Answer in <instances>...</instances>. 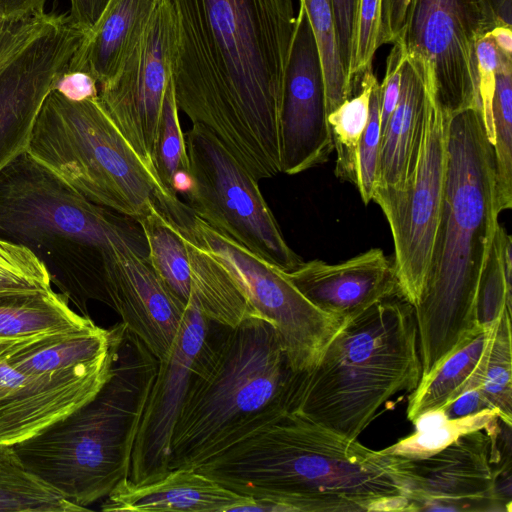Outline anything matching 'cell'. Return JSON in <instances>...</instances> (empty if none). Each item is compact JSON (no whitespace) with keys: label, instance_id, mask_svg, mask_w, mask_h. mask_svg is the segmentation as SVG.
<instances>
[{"label":"cell","instance_id":"5","mask_svg":"<svg viewBox=\"0 0 512 512\" xmlns=\"http://www.w3.org/2000/svg\"><path fill=\"white\" fill-rule=\"evenodd\" d=\"M0 236L32 250L85 317L91 300L110 306L104 272L109 249L125 243L148 253L136 220L91 202L27 152L0 171Z\"/></svg>","mask_w":512,"mask_h":512},{"label":"cell","instance_id":"3","mask_svg":"<svg viewBox=\"0 0 512 512\" xmlns=\"http://www.w3.org/2000/svg\"><path fill=\"white\" fill-rule=\"evenodd\" d=\"M447 151L441 216L424 288L413 307L420 381L482 327L477 296L501 213L493 146L479 107L451 116Z\"/></svg>","mask_w":512,"mask_h":512},{"label":"cell","instance_id":"10","mask_svg":"<svg viewBox=\"0 0 512 512\" xmlns=\"http://www.w3.org/2000/svg\"><path fill=\"white\" fill-rule=\"evenodd\" d=\"M492 29L483 0L409 3L397 40L451 116L479 107L476 45Z\"/></svg>","mask_w":512,"mask_h":512},{"label":"cell","instance_id":"39","mask_svg":"<svg viewBox=\"0 0 512 512\" xmlns=\"http://www.w3.org/2000/svg\"><path fill=\"white\" fill-rule=\"evenodd\" d=\"M334 16L335 36L339 58L347 85L354 95L351 83L353 49L360 0H330Z\"/></svg>","mask_w":512,"mask_h":512},{"label":"cell","instance_id":"16","mask_svg":"<svg viewBox=\"0 0 512 512\" xmlns=\"http://www.w3.org/2000/svg\"><path fill=\"white\" fill-rule=\"evenodd\" d=\"M281 173L295 175L333 152L323 72L306 11L299 3L279 121Z\"/></svg>","mask_w":512,"mask_h":512},{"label":"cell","instance_id":"17","mask_svg":"<svg viewBox=\"0 0 512 512\" xmlns=\"http://www.w3.org/2000/svg\"><path fill=\"white\" fill-rule=\"evenodd\" d=\"M491 444L479 429L429 457L398 456L409 486L408 511H507L494 492Z\"/></svg>","mask_w":512,"mask_h":512},{"label":"cell","instance_id":"20","mask_svg":"<svg viewBox=\"0 0 512 512\" xmlns=\"http://www.w3.org/2000/svg\"><path fill=\"white\" fill-rule=\"evenodd\" d=\"M119 348L74 367L25 374L0 399V445L24 441L90 401L111 377Z\"/></svg>","mask_w":512,"mask_h":512},{"label":"cell","instance_id":"26","mask_svg":"<svg viewBox=\"0 0 512 512\" xmlns=\"http://www.w3.org/2000/svg\"><path fill=\"white\" fill-rule=\"evenodd\" d=\"M94 324L74 312L69 300L51 290L0 294V337H30Z\"/></svg>","mask_w":512,"mask_h":512},{"label":"cell","instance_id":"6","mask_svg":"<svg viewBox=\"0 0 512 512\" xmlns=\"http://www.w3.org/2000/svg\"><path fill=\"white\" fill-rule=\"evenodd\" d=\"M159 360L126 330L111 377L87 403L12 445L25 468L71 503L87 506L127 479Z\"/></svg>","mask_w":512,"mask_h":512},{"label":"cell","instance_id":"11","mask_svg":"<svg viewBox=\"0 0 512 512\" xmlns=\"http://www.w3.org/2000/svg\"><path fill=\"white\" fill-rule=\"evenodd\" d=\"M427 92L424 131L411 176L401 190L375 188L372 200L390 226L399 293L413 307L424 288L441 216L451 119Z\"/></svg>","mask_w":512,"mask_h":512},{"label":"cell","instance_id":"34","mask_svg":"<svg viewBox=\"0 0 512 512\" xmlns=\"http://www.w3.org/2000/svg\"><path fill=\"white\" fill-rule=\"evenodd\" d=\"M43 261L27 246L0 236V294L51 290Z\"/></svg>","mask_w":512,"mask_h":512},{"label":"cell","instance_id":"44","mask_svg":"<svg viewBox=\"0 0 512 512\" xmlns=\"http://www.w3.org/2000/svg\"><path fill=\"white\" fill-rule=\"evenodd\" d=\"M440 409L443 410L447 419H459L485 410H493L482 395L479 387L461 393Z\"/></svg>","mask_w":512,"mask_h":512},{"label":"cell","instance_id":"8","mask_svg":"<svg viewBox=\"0 0 512 512\" xmlns=\"http://www.w3.org/2000/svg\"><path fill=\"white\" fill-rule=\"evenodd\" d=\"M26 152L91 202L136 221L159 211L184 222L191 213L142 161L99 97L73 102L52 90Z\"/></svg>","mask_w":512,"mask_h":512},{"label":"cell","instance_id":"41","mask_svg":"<svg viewBox=\"0 0 512 512\" xmlns=\"http://www.w3.org/2000/svg\"><path fill=\"white\" fill-rule=\"evenodd\" d=\"M49 13L11 20L0 17V64L33 37L45 24Z\"/></svg>","mask_w":512,"mask_h":512},{"label":"cell","instance_id":"28","mask_svg":"<svg viewBox=\"0 0 512 512\" xmlns=\"http://www.w3.org/2000/svg\"><path fill=\"white\" fill-rule=\"evenodd\" d=\"M377 82L372 67L368 68L360 79L359 92L328 114L336 152L335 175L355 186L358 148L369 119L371 93Z\"/></svg>","mask_w":512,"mask_h":512},{"label":"cell","instance_id":"30","mask_svg":"<svg viewBox=\"0 0 512 512\" xmlns=\"http://www.w3.org/2000/svg\"><path fill=\"white\" fill-rule=\"evenodd\" d=\"M512 300V239L499 224L492 250L481 277L477 296L479 325L490 327L504 312H511Z\"/></svg>","mask_w":512,"mask_h":512},{"label":"cell","instance_id":"23","mask_svg":"<svg viewBox=\"0 0 512 512\" xmlns=\"http://www.w3.org/2000/svg\"><path fill=\"white\" fill-rule=\"evenodd\" d=\"M427 102L424 76L406 58L398 103L381 132L375 188L401 190L405 186L419 155Z\"/></svg>","mask_w":512,"mask_h":512},{"label":"cell","instance_id":"48","mask_svg":"<svg viewBox=\"0 0 512 512\" xmlns=\"http://www.w3.org/2000/svg\"><path fill=\"white\" fill-rule=\"evenodd\" d=\"M489 34L497 49L507 57H512V27L496 26Z\"/></svg>","mask_w":512,"mask_h":512},{"label":"cell","instance_id":"9","mask_svg":"<svg viewBox=\"0 0 512 512\" xmlns=\"http://www.w3.org/2000/svg\"><path fill=\"white\" fill-rule=\"evenodd\" d=\"M193 187V213L215 231L288 272L302 263L265 201L258 180L204 126L184 134Z\"/></svg>","mask_w":512,"mask_h":512},{"label":"cell","instance_id":"13","mask_svg":"<svg viewBox=\"0 0 512 512\" xmlns=\"http://www.w3.org/2000/svg\"><path fill=\"white\" fill-rule=\"evenodd\" d=\"M174 39V10L170 0H161L119 71L98 86L104 110L156 173L154 156L164 97L172 77Z\"/></svg>","mask_w":512,"mask_h":512},{"label":"cell","instance_id":"22","mask_svg":"<svg viewBox=\"0 0 512 512\" xmlns=\"http://www.w3.org/2000/svg\"><path fill=\"white\" fill-rule=\"evenodd\" d=\"M253 499L237 493L196 469H172L160 479L136 484L128 478L105 497L104 512L247 511Z\"/></svg>","mask_w":512,"mask_h":512},{"label":"cell","instance_id":"38","mask_svg":"<svg viewBox=\"0 0 512 512\" xmlns=\"http://www.w3.org/2000/svg\"><path fill=\"white\" fill-rule=\"evenodd\" d=\"M478 73L479 108L482 113L487 137L493 143L492 100L495 89V75L498 66V50L489 32L476 45Z\"/></svg>","mask_w":512,"mask_h":512},{"label":"cell","instance_id":"12","mask_svg":"<svg viewBox=\"0 0 512 512\" xmlns=\"http://www.w3.org/2000/svg\"><path fill=\"white\" fill-rule=\"evenodd\" d=\"M195 239L227 269L258 316L270 322L293 371H310L342 321L315 307L283 270L212 229L195 214Z\"/></svg>","mask_w":512,"mask_h":512},{"label":"cell","instance_id":"45","mask_svg":"<svg viewBox=\"0 0 512 512\" xmlns=\"http://www.w3.org/2000/svg\"><path fill=\"white\" fill-rule=\"evenodd\" d=\"M109 0H70L69 17L86 33L95 25Z\"/></svg>","mask_w":512,"mask_h":512},{"label":"cell","instance_id":"35","mask_svg":"<svg viewBox=\"0 0 512 512\" xmlns=\"http://www.w3.org/2000/svg\"><path fill=\"white\" fill-rule=\"evenodd\" d=\"M179 111L171 77L164 97L154 156L157 174L171 192L170 184L173 175L179 170L189 171V160L185 137L180 126Z\"/></svg>","mask_w":512,"mask_h":512},{"label":"cell","instance_id":"36","mask_svg":"<svg viewBox=\"0 0 512 512\" xmlns=\"http://www.w3.org/2000/svg\"><path fill=\"white\" fill-rule=\"evenodd\" d=\"M381 144L380 83L373 87L367 126L361 137L357 155V183L364 204L373 200Z\"/></svg>","mask_w":512,"mask_h":512},{"label":"cell","instance_id":"21","mask_svg":"<svg viewBox=\"0 0 512 512\" xmlns=\"http://www.w3.org/2000/svg\"><path fill=\"white\" fill-rule=\"evenodd\" d=\"M283 272L315 307L342 322L400 294L394 262L380 248L338 264L302 261L295 269Z\"/></svg>","mask_w":512,"mask_h":512},{"label":"cell","instance_id":"29","mask_svg":"<svg viewBox=\"0 0 512 512\" xmlns=\"http://www.w3.org/2000/svg\"><path fill=\"white\" fill-rule=\"evenodd\" d=\"M492 119L496 191L503 212L512 207V57L499 50Z\"/></svg>","mask_w":512,"mask_h":512},{"label":"cell","instance_id":"31","mask_svg":"<svg viewBox=\"0 0 512 512\" xmlns=\"http://www.w3.org/2000/svg\"><path fill=\"white\" fill-rule=\"evenodd\" d=\"M306 11L322 66L328 114L352 95L339 58L330 0H299Z\"/></svg>","mask_w":512,"mask_h":512},{"label":"cell","instance_id":"47","mask_svg":"<svg viewBox=\"0 0 512 512\" xmlns=\"http://www.w3.org/2000/svg\"><path fill=\"white\" fill-rule=\"evenodd\" d=\"M492 27H512V0H483Z\"/></svg>","mask_w":512,"mask_h":512},{"label":"cell","instance_id":"25","mask_svg":"<svg viewBox=\"0 0 512 512\" xmlns=\"http://www.w3.org/2000/svg\"><path fill=\"white\" fill-rule=\"evenodd\" d=\"M494 325L481 327L451 353L412 391L407 418L413 423L425 412L442 408L466 390L481 385L492 343Z\"/></svg>","mask_w":512,"mask_h":512},{"label":"cell","instance_id":"18","mask_svg":"<svg viewBox=\"0 0 512 512\" xmlns=\"http://www.w3.org/2000/svg\"><path fill=\"white\" fill-rule=\"evenodd\" d=\"M211 324L195 302L187 303L177 342L169 356L159 361L147 398L128 476L133 483H148L169 472L173 430Z\"/></svg>","mask_w":512,"mask_h":512},{"label":"cell","instance_id":"37","mask_svg":"<svg viewBox=\"0 0 512 512\" xmlns=\"http://www.w3.org/2000/svg\"><path fill=\"white\" fill-rule=\"evenodd\" d=\"M381 0H360L351 68L353 90L357 89L363 73L372 67L377 51Z\"/></svg>","mask_w":512,"mask_h":512},{"label":"cell","instance_id":"1","mask_svg":"<svg viewBox=\"0 0 512 512\" xmlns=\"http://www.w3.org/2000/svg\"><path fill=\"white\" fill-rule=\"evenodd\" d=\"M179 110L258 181L281 173L279 121L296 16L292 0H170Z\"/></svg>","mask_w":512,"mask_h":512},{"label":"cell","instance_id":"33","mask_svg":"<svg viewBox=\"0 0 512 512\" xmlns=\"http://www.w3.org/2000/svg\"><path fill=\"white\" fill-rule=\"evenodd\" d=\"M499 420L498 413L493 410H485L464 418L448 419L438 427L415 431L382 451L407 459L426 458L447 447L462 434L479 429L489 430Z\"/></svg>","mask_w":512,"mask_h":512},{"label":"cell","instance_id":"14","mask_svg":"<svg viewBox=\"0 0 512 512\" xmlns=\"http://www.w3.org/2000/svg\"><path fill=\"white\" fill-rule=\"evenodd\" d=\"M86 32L49 13L43 27L0 64V171L27 151L42 105Z\"/></svg>","mask_w":512,"mask_h":512},{"label":"cell","instance_id":"19","mask_svg":"<svg viewBox=\"0 0 512 512\" xmlns=\"http://www.w3.org/2000/svg\"><path fill=\"white\" fill-rule=\"evenodd\" d=\"M104 272L110 307L127 330L159 361L168 357L182 329L187 305L164 285L147 256L128 244L109 249Z\"/></svg>","mask_w":512,"mask_h":512},{"label":"cell","instance_id":"42","mask_svg":"<svg viewBox=\"0 0 512 512\" xmlns=\"http://www.w3.org/2000/svg\"><path fill=\"white\" fill-rule=\"evenodd\" d=\"M411 0H381L378 47L398 39Z\"/></svg>","mask_w":512,"mask_h":512},{"label":"cell","instance_id":"40","mask_svg":"<svg viewBox=\"0 0 512 512\" xmlns=\"http://www.w3.org/2000/svg\"><path fill=\"white\" fill-rule=\"evenodd\" d=\"M406 55L399 40L392 43L386 59L385 76L380 84V125L385 128L399 99L402 68Z\"/></svg>","mask_w":512,"mask_h":512},{"label":"cell","instance_id":"24","mask_svg":"<svg viewBox=\"0 0 512 512\" xmlns=\"http://www.w3.org/2000/svg\"><path fill=\"white\" fill-rule=\"evenodd\" d=\"M161 0H109L70 61L68 71L110 80L137 44Z\"/></svg>","mask_w":512,"mask_h":512},{"label":"cell","instance_id":"32","mask_svg":"<svg viewBox=\"0 0 512 512\" xmlns=\"http://www.w3.org/2000/svg\"><path fill=\"white\" fill-rule=\"evenodd\" d=\"M511 312L494 325L492 343L479 389L501 421L512 424Z\"/></svg>","mask_w":512,"mask_h":512},{"label":"cell","instance_id":"15","mask_svg":"<svg viewBox=\"0 0 512 512\" xmlns=\"http://www.w3.org/2000/svg\"><path fill=\"white\" fill-rule=\"evenodd\" d=\"M137 222L150 265L184 304L195 302L210 321L227 327L258 316L224 265L195 239L191 225L182 226L159 211Z\"/></svg>","mask_w":512,"mask_h":512},{"label":"cell","instance_id":"27","mask_svg":"<svg viewBox=\"0 0 512 512\" xmlns=\"http://www.w3.org/2000/svg\"><path fill=\"white\" fill-rule=\"evenodd\" d=\"M23 465L12 445H0V512H80Z\"/></svg>","mask_w":512,"mask_h":512},{"label":"cell","instance_id":"43","mask_svg":"<svg viewBox=\"0 0 512 512\" xmlns=\"http://www.w3.org/2000/svg\"><path fill=\"white\" fill-rule=\"evenodd\" d=\"M53 90L73 102L97 98L99 95L96 80L88 73L80 71H66L59 77Z\"/></svg>","mask_w":512,"mask_h":512},{"label":"cell","instance_id":"2","mask_svg":"<svg viewBox=\"0 0 512 512\" xmlns=\"http://www.w3.org/2000/svg\"><path fill=\"white\" fill-rule=\"evenodd\" d=\"M398 462L287 411L196 470L251 497L247 511L360 512L408 498Z\"/></svg>","mask_w":512,"mask_h":512},{"label":"cell","instance_id":"46","mask_svg":"<svg viewBox=\"0 0 512 512\" xmlns=\"http://www.w3.org/2000/svg\"><path fill=\"white\" fill-rule=\"evenodd\" d=\"M46 0H0V17L20 20L41 15Z\"/></svg>","mask_w":512,"mask_h":512},{"label":"cell","instance_id":"7","mask_svg":"<svg viewBox=\"0 0 512 512\" xmlns=\"http://www.w3.org/2000/svg\"><path fill=\"white\" fill-rule=\"evenodd\" d=\"M421 372L414 308L390 296L345 320L314 368L297 374L289 411L356 440Z\"/></svg>","mask_w":512,"mask_h":512},{"label":"cell","instance_id":"51","mask_svg":"<svg viewBox=\"0 0 512 512\" xmlns=\"http://www.w3.org/2000/svg\"><path fill=\"white\" fill-rule=\"evenodd\" d=\"M40 335L42 334L21 338L0 337V356L9 354L16 349L27 345L30 341H32L33 339L37 338Z\"/></svg>","mask_w":512,"mask_h":512},{"label":"cell","instance_id":"4","mask_svg":"<svg viewBox=\"0 0 512 512\" xmlns=\"http://www.w3.org/2000/svg\"><path fill=\"white\" fill-rule=\"evenodd\" d=\"M209 333L171 439L169 471L203 463L289 411L298 372L274 326L249 316Z\"/></svg>","mask_w":512,"mask_h":512},{"label":"cell","instance_id":"49","mask_svg":"<svg viewBox=\"0 0 512 512\" xmlns=\"http://www.w3.org/2000/svg\"><path fill=\"white\" fill-rule=\"evenodd\" d=\"M447 420L443 410L436 409L423 413L413 423L416 431H425L438 427Z\"/></svg>","mask_w":512,"mask_h":512},{"label":"cell","instance_id":"50","mask_svg":"<svg viewBox=\"0 0 512 512\" xmlns=\"http://www.w3.org/2000/svg\"><path fill=\"white\" fill-rule=\"evenodd\" d=\"M192 187L193 178L189 171L179 170L173 175L170 188L175 194L178 192L186 194L191 191Z\"/></svg>","mask_w":512,"mask_h":512}]
</instances>
